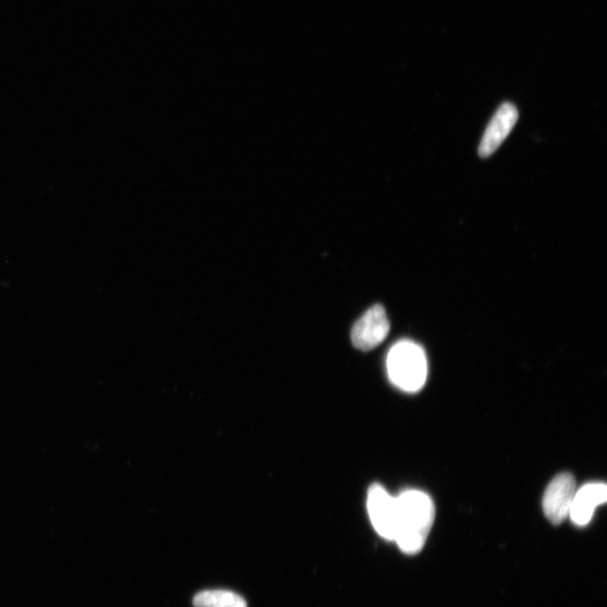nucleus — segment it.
Instances as JSON below:
<instances>
[{"mask_svg":"<svg viewBox=\"0 0 607 607\" xmlns=\"http://www.w3.org/2000/svg\"><path fill=\"white\" fill-rule=\"evenodd\" d=\"M394 542L406 555H416L427 542L436 509L431 497L421 491H405L396 497Z\"/></svg>","mask_w":607,"mask_h":607,"instance_id":"1","label":"nucleus"},{"mask_svg":"<svg viewBox=\"0 0 607 607\" xmlns=\"http://www.w3.org/2000/svg\"><path fill=\"white\" fill-rule=\"evenodd\" d=\"M387 371L391 382L402 391L419 392L427 383V356L420 344L398 341L388 353Z\"/></svg>","mask_w":607,"mask_h":607,"instance_id":"2","label":"nucleus"},{"mask_svg":"<svg viewBox=\"0 0 607 607\" xmlns=\"http://www.w3.org/2000/svg\"><path fill=\"white\" fill-rule=\"evenodd\" d=\"M391 330L385 308L375 305L360 317L353 325L351 341L353 346L361 351H370L382 343Z\"/></svg>","mask_w":607,"mask_h":607,"instance_id":"3","label":"nucleus"},{"mask_svg":"<svg viewBox=\"0 0 607 607\" xmlns=\"http://www.w3.org/2000/svg\"><path fill=\"white\" fill-rule=\"evenodd\" d=\"M576 491L572 474L563 473L551 480L543 496V511L552 524L558 525L568 518Z\"/></svg>","mask_w":607,"mask_h":607,"instance_id":"4","label":"nucleus"},{"mask_svg":"<svg viewBox=\"0 0 607 607\" xmlns=\"http://www.w3.org/2000/svg\"><path fill=\"white\" fill-rule=\"evenodd\" d=\"M368 514L373 527L380 537L394 540L397 503L396 497L389 495L380 485H373L368 492Z\"/></svg>","mask_w":607,"mask_h":607,"instance_id":"5","label":"nucleus"},{"mask_svg":"<svg viewBox=\"0 0 607 607\" xmlns=\"http://www.w3.org/2000/svg\"><path fill=\"white\" fill-rule=\"evenodd\" d=\"M518 120V108L509 102L502 104L487 126L483 140L480 142L479 156L482 158L491 157L509 137Z\"/></svg>","mask_w":607,"mask_h":607,"instance_id":"6","label":"nucleus"},{"mask_svg":"<svg viewBox=\"0 0 607 607\" xmlns=\"http://www.w3.org/2000/svg\"><path fill=\"white\" fill-rule=\"evenodd\" d=\"M607 500V486L603 483L586 484L577 489L569 518L577 527H586L593 519L596 507L605 504Z\"/></svg>","mask_w":607,"mask_h":607,"instance_id":"7","label":"nucleus"},{"mask_svg":"<svg viewBox=\"0 0 607 607\" xmlns=\"http://www.w3.org/2000/svg\"><path fill=\"white\" fill-rule=\"evenodd\" d=\"M195 607H248L246 600L238 594L224 590H210L198 593Z\"/></svg>","mask_w":607,"mask_h":607,"instance_id":"8","label":"nucleus"}]
</instances>
